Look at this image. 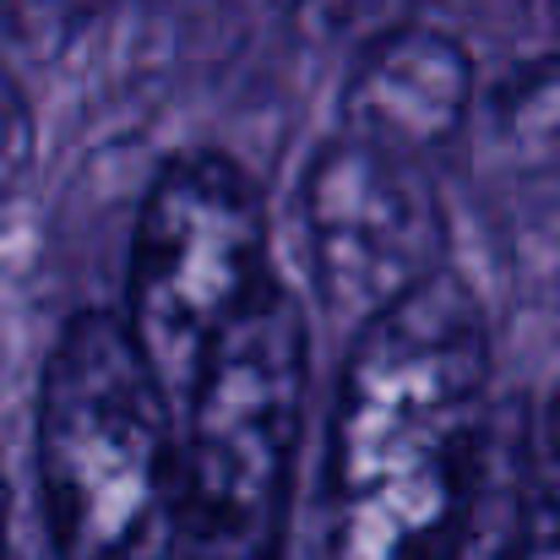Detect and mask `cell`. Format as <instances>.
Wrapping results in <instances>:
<instances>
[{"label":"cell","instance_id":"6da1fadb","mask_svg":"<svg viewBox=\"0 0 560 560\" xmlns=\"http://www.w3.org/2000/svg\"><path fill=\"white\" fill-rule=\"evenodd\" d=\"M490 402L474 294L441 272L354 332L332 413L322 560H446L468 517Z\"/></svg>","mask_w":560,"mask_h":560},{"label":"cell","instance_id":"7a4b0ae2","mask_svg":"<svg viewBox=\"0 0 560 560\" xmlns=\"http://www.w3.org/2000/svg\"><path fill=\"white\" fill-rule=\"evenodd\" d=\"M175 408L109 311H82L38 386V495L60 560L175 550Z\"/></svg>","mask_w":560,"mask_h":560},{"label":"cell","instance_id":"3957f363","mask_svg":"<svg viewBox=\"0 0 560 560\" xmlns=\"http://www.w3.org/2000/svg\"><path fill=\"white\" fill-rule=\"evenodd\" d=\"M305 311L272 278L212 343L175 446L180 560H278L305 424Z\"/></svg>","mask_w":560,"mask_h":560},{"label":"cell","instance_id":"277c9868","mask_svg":"<svg viewBox=\"0 0 560 560\" xmlns=\"http://www.w3.org/2000/svg\"><path fill=\"white\" fill-rule=\"evenodd\" d=\"M261 283L267 223L245 170L223 153H180L164 164L137 218L120 327L170 408H186L212 343Z\"/></svg>","mask_w":560,"mask_h":560},{"label":"cell","instance_id":"5b68a950","mask_svg":"<svg viewBox=\"0 0 560 560\" xmlns=\"http://www.w3.org/2000/svg\"><path fill=\"white\" fill-rule=\"evenodd\" d=\"M305 234L322 305L354 332L446 272V218L419 164L349 131L305 175Z\"/></svg>","mask_w":560,"mask_h":560},{"label":"cell","instance_id":"8992f818","mask_svg":"<svg viewBox=\"0 0 560 560\" xmlns=\"http://www.w3.org/2000/svg\"><path fill=\"white\" fill-rule=\"evenodd\" d=\"M468 98H474V66L463 44L408 22L360 55L343 93V131L386 153L419 159L457 137Z\"/></svg>","mask_w":560,"mask_h":560},{"label":"cell","instance_id":"52a82bcc","mask_svg":"<svg viewBox=\"0 0 560 560\" xmlns=\"http://www.w3.org/2000/svg\"><path fill=\"white\" fill-rule=\"evenodd\" d=\"M523 474H528V419L495 408L479 485L446 560H523Z\"/></svg>","mask_w":560,"mask_h":560},{"label":"cell","instance_id":"ba28073f","mask_svg":"<svg viewBox=\"0 0 560 560\" xmlns=\"http://www.w3.org/2000/svg\"><path fill=\"white\" fill-rule=\"evenodd\" d=\"M490 137L517 170L560 164V60H534L490 98Z\"/></svg>","mask_w":560,"mask_h":560},{"label":"cell","instance_id":"9c48e42d","mask_svg":"<svg viewBox=\"0 0 560 560\" xmlns=\"http://www.w3.org/2000/svg\"><path fill=\"white\" fill-rule=\"evenodd\" d=\"M523 560H560V386L550 397V413L539 424H528Z\"/></svg>","mask_w":560,"mask_h":560},{"label":"cell","instance_id":"30bf717a","mask_svg":"<svg viewBox=\"0 0 560 560\" xmlns=\"http://www.w3.org/2000/svg\"><path fill=\"white\" fill-rule=\"evenodd\" d=\"M408 27V0H300V33L316 44H354L360 55Z\"/></svg>","mask_w":560,"mask_h":560},{"label":"cell","instance_id":"8fae6325","mask_svg":"<svg viewBox=\"0 0 560 560\" xmlns=\"http://www.w3.org/2000/svg\"><path fill=\"white\" fill-rule=\"evenodd\" d=\"M27 164H33V109L22 88L0 71V190L16 186Z\"/></svg>","mask_w":560,"mask_h":560},{"label":"cell","instance_id":"7c38bea8","mask_svg":"<svg viewBox=\"0 0 560 560\" xmlns=\"http://www.w3.org/2000/svg\"><path fill=\"white\" fill-rule=\"evenodd\" d=\"M0 560H5V468H0Z\"/></svg>","mask_w":560,"mask_h":560}]
</instances>
